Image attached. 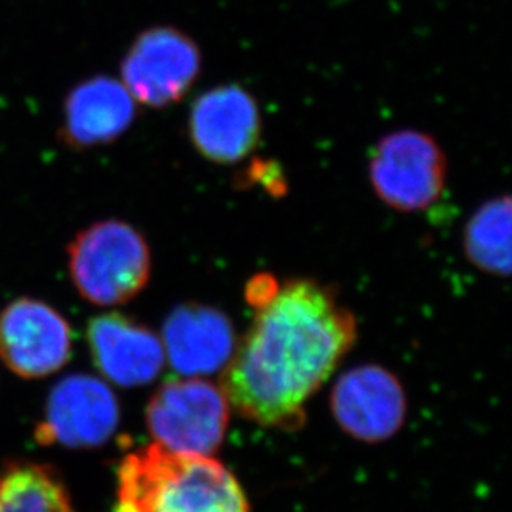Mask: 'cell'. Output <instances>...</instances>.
Segmentation results:
<instances>
[{
	"instance_id": "8fae6325",
	"label": "cell",
	"mask_w": 512,
	"mask_h": 512,
	"mask_svg": "<svg viewBox=\"0 0 512 512\" xmlns=\"http://www.w3.org/2000/svg\"><path fill=\"white\" fill-rule=\"evenodd\" d=\"M88 347L98 370L123 388L148 385L165 365L160 337L120 314L100 315L90 322Z\"/></svg>"
},
{
	"instance_id": "30bf717a",
	"label": "cell",
	"mask_w": 512,
	"mask_h": 512,
	"mask_svg": "<svg viewBox=\"0 0 512 512\" xmlns=\"http://www.w3.org/2000/svg\"><path fill=\"white\" fill-rule=\"evenodd\" d=\"M330 406L340 428L365 443H380L397 435L406 418L400 380L377 365L343 373L332 390Z\"/></svg>"
},
{
	"instance_id": "9c48e42d",
	"label": "cell",
	"mask_w": 512,
	"mask_h": 512,
	"mask_svg": "<svg viewBox=\"0 0 512 512\" xmlns=\"http://www.w3.org/2000/svg\"><path fill=\"white\" fill-rule=\"evenodd\" d=\"M70 355V325L50 305L19 299L0 312V358L19 377H49Z\"/></svg>"
},
{
	"instance_id": "277c9868",
	"label": "cell",
	"mask_w": 512,
	"mask_h": 512,
	"mask_svg": "<svg viewBox=\"0 0 512 512\" xmlns=\"http://www.w3.org/2000/svg\"><path fill=\"white\" fill-rule=\"evenodd\" d=\"M368 178L378 199L400 213H418L440 201L448 181V158L425 131H392L373 146Z\"/></svg>"
},
{
	"instance_id": "7c38bea8",
	"label": "cell",
	"mask_w": 512,
	"mask_h": 512,
	"mask_svg": "<svg viewBox=\"0 0 512 512\" xmlns=\"http://www.w3.org/2000/svg\"><path fill=\"white\" fill-rule=\"evenodd\" d=\"M161 342L171 367L186 377L226 367L236 347L228 317L198 304L181 305L171 312Z\"/></svg>"
},
{
	"instance_id": "8992f818",
	"label": "cell",
	"mask_w": 512,
	"mask_h": 512,
	"mask_svg": "<svg viewBox=\"0 0 512 512\" xmlns=\"http://www.w3.org/2000/svg\"><path fill=\"white\" fill-rule=\"evenodd\" d=\"M198 44L176 27H151L133 42L123 65V85L135 102L150 108L181 102L201 75Z\"/></svg>"
},
{
	"instance_id": "9a60e30c",
	"label": "cell",
	"mask_w": 512,
	"mask_h": 512,
	"mask_svg": "<svg viewBox=\"0 0 512 512\" xmlns=\"http://www.w3.org/2000/svg\"><path fill=\"white\" fill-rule=\"evenodd\" d=\"M0 512H75L67 489L49 468L22 464L0 476Z\"/></svg>"
},
{
	"instance_id": "52a82bcc",
	"label": "cell",
	"mask_w": 512,
	"mask_h": 512,
	"mask_svg": "<svg viewBox=\"0 0 512 512\" xmlns=\"http://www.w3.org/2000/svg\"><path fill=\"white\" fill-rule=\"evenodd\" d=\"M188 133L204 160L219 166L237 165L261 143L259 102L239 83L209 88L189 110Z\"/></svg>"
},
{
	"instance_id": "5bb4252c",
	"label": "cell",
	"mask_w": 512,
	"mask_h": 512,
	"mask_svg": "<svg viewBox=\"0 0 512 512\" xmlns=\"http://www.w3.org/2000/svg\"><path fill=\"white\" fill-rule=\"evenodd\" d=\"M464 254L473 266L493 276L511 274V198L496 196L481 204L463 232Z\"/></svg>"
},
{
	"instance_id": "5b68a950",
	"label": "cell",
	"mask_w": 512,
	"mask_h": 512,
	"mask_svg": "<svg viewBox=\"0 0 512 512\" xmlns=\"http://www.w3.org/2000/svg\"><path fill=\"white\" fill-rule=\"evenodd\" d=\"M146 425L168 450L211 456L226 438L229 401L223 388L201 378L171 380L146 406Z\"/></svg>"
},
{
	"instance_id": "7a4b0ae2",
	"label": "cell",
	"mask_w": 512,
	"mask_h": 512,
	"mask_svg": "<svg viewBox=\"0 0 512 512\" xmlns=\"http://www.w3.org/2000/svg\"><path fill=\"white\" fill-rule=\"evenodd\" d=\"M116 499L115 512H249L241 484L223 463L160 443L121 461Z\"/></svg>"
},
{
	"instance_id": "3957f363",
	"label": "cell",
	"mask_w": 512,
	"mask_h": 512,
	"mask_svg": "<svg viewBox=\"0 0 512 512\" xmlns=\"http://www.w3.org/2000/svg\"><path fill=\"white\" fill-rule=\"evenodd\" d=\"M68 271L83 299L102 307L125 304L145 289L151 252L145 237L123 221L78 232L68 247Z\"/></svg>"
},
{
	"instance_id": "ba28073f",
	"label": "cell",
	"mask_w": 512,
	"mask_h": 512,
	"mask_svg": "<svg viewBox=\"0 0 512 512\" xmlns=\"http://www.w3.org/2000/svg\"><path fill=\"white\" fill-rule=\"evenodd\" d=\"M120 421V405L107 383L92 375H68L49 395L45 416L35 436L44 445L98 448Z\"/></svg>"
},
{
	"instance_id": "6da1fadb",
	"label": "cell",
	"mask_w": 512,
	"mask_h": 512,
	"mask_svg": "<svg viewBox=\"0 0 512 512\" xmlns=\"http://www.w3.org/2000/svg\"><path fill=\"white\" fill-rule=\"evenodd\" d=\"M256 315L223 373L229 405L257 425L295 430L357 339V322L334 292L309 279L279 284L251 304Z\"/></svg>"
},
{
	"instance_id": "4fadbf2b",
	"label": "cell",
	"mask_w": 512,
	"mask_h": 512,
	"mask_svg": "<svg viewBox=\"0 0 512 512\" xmlns=\"http://www.w3.org/2000/svg\"><path fill=\"white\" fill-rule=\"evenodd\" d=\"M65 115L70 140L77 145H92L113 140L131 125L135 100L123 83L95 78L72 93Z\"/></svg>"
}]
</instances>
